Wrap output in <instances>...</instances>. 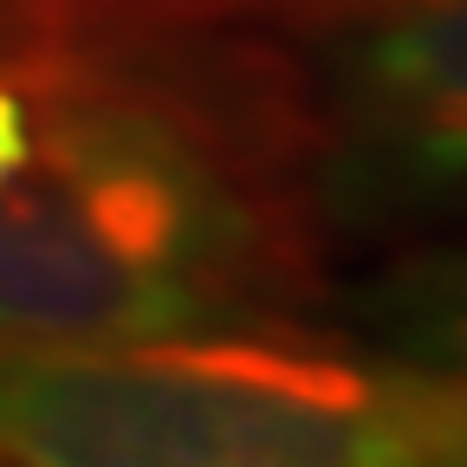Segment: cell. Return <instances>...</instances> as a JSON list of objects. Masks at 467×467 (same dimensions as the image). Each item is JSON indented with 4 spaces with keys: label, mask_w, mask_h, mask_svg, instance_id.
<instances>
[{
    "label": "cell",
    "mask_w": 467,
    "mask_h": 467,
    "mask_svg": "<svg viewBox=\"0 0 467 467\" xmlns=\"http://www.w3.org/2000/svg\"><path fill=\"white\" fill-rule=\"evenodd\" d=\"M0 461L467 467V383L260 337L0 344Z\"/></svg>",
    "instance_id": "6da1fadb"
},
{
    "label": "cell",
    "mask_w": 467,
    "mask_h": 467,
    "mask_svg": "<svg viewBox=\"0 0 467 467\" xmlns=\"http://www.w3.org/2000/svg\"><path fill=\"white\" fill-rule=\"evenodd\" d=\"M247 247V208L182 130L130 104L52 110L0 189V344L234 331Z\"/></svg>",
    "instance_id": "7a4b0ae2"
},
{
    "label": "cell",
    "mask_w": 467,
    "mask_h": 467,
    "mask_svg": "<svg viewBox=\"0 0 467 467\" xmlns=\"http://www.w3.org/2000/svg\"><path fill=\"white\" fill-rule=\"evenodd\" d=\"M325 208L358 227L467 214V0L377 7L325 52Z\"/></svg>",
    "instance_id": "3957f363"
},
{
    "label": "cell",
    "mask_w": 467,
    "mask_h": 467,
    "mask_svg": "<svg viewBox=\"0 0 467 467\" xmlns=\"http://www.w3.org/2000/svg\"><path fill=\"white\" fill-rule=\"evenodd\" d=\"M358 318L389 364L467 383V241L416 247L377 273L358 299Z\"/></svg>",
    "instance_id": "277c9868"
},
{
    "label": "cell",
    "mask_w": 467,
    "mask_h": 467,
    "mask_svg": "<svg viewBox=\"0 0 467 467\" xmlns=\"http://www.w3.org/2000/svg\"><path fill=\"white\" fill-rule=\"evenodd\" d=\"M26 156H33V110L7 78H0V189L26 169Z\"/></svg>",
    "instance_id": "5b68a950"
},
{
    "label": "cell",
    "mask_w": 467,
    "mask_h": 467,
    "mask_svg": "<svg viewBox=\"0 0 467 467\" xmlns=\"http://www.w3.org/2000/svg\"><path fill=\"white\" fill-rule=\"evenodd\" d=\"M325 7H358V14H377V7H409V0H325Z\"/></svg>",
    "instance_id": "8992f818"
}]
</instances>
